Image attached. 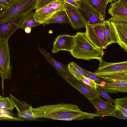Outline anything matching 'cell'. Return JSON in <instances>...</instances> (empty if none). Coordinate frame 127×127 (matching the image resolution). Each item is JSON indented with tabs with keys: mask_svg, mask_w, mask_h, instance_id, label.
Here are the masks:
<instances>
[{
	"mask_svg": "<svg viewBox=\"0 0 127 127\" xmlns=\"http://www.w3.org/2000/svg\"><path fill=\"white\" fill-rule=\"evenodd\" d=\"M80 79L85 83L97 89V83L94 80L83 75Z\"/></svg>",
	"mask_w": 127,
	"mask_h": 127,
	"instance_id": "30",
	"label": "cell"
},
{
	"mask_svg": "<svg viewBox=\"0 0 127 127\" xmlns=\"http://www.w3.org/2000/svg\"><path fill=\"white\" fill-rule=\"evenodd\" d=\"M58 11L48 5L46 6L39 9L36 10L34 14L35 20L41 24Z\"/></svg>",
	"mask_w": 127,
	"mask_h": 127,
	"instance_id": "18",
	"label": "cell"
},
{
	"mask_svg": "<svg viewBox=\"0 0 127 127\" xmlns=\"http://www.w3.org/2000/svg\"><path fill=\"white\" fill-rule=\"evenodd\" d=\"M15 107L11 99L8 97L0 100V108L12 111Z\"/></svg>",
	"mask_w": 127,
	"mask_h": 127,
	"instance_id": "26",
	"label": "cell"
},
{
	"mask_svg": "<svg viewBox=\"0 0 127 127\" xmlns=\"http://www.w3.org/2000/svg\"><path fill=\"white\" fill-rule=\"evenodd\" d=\"M68 70L74 77L79 80L83 75H85L87 70L79 66L74 62L69 63L67 65Z\"/></svg>",
	"mask_w": 127,
	"mask_h": 127,
	"instance_id": "22",
	"label": "cell"
},
{
	"mask_svg": "<svg viewBox=\"0 0 127 127\" xmlns=\"http://www.w3.org/2000/svg\"><path fill=\"white\" fill-rule=\"evenodd\" d=\"M98 76L106 82H111L119 80H127V72Z\"/></svg>",
	"mask_w": 127,
	"mask_h": 127,
	"instance_id": "24",
	"label": "cell"
},
{
	"mask_svg": "<svg viewBox=\"0 0 127 127\" xmlns=\"http://www.w3.org/2000/svg\"><path fill=\"white\" fill-rule=\"evenodd\" d=\"M80 7L77 9L87 24L95 25L104 23V19L84 0L75 1Z\"/></svg>",
	"mask_w": 127,
	"mask_h": 127,
	"instance_id": "6",
	"label": "cell"
},
{
	"mask_svg": "<svg viewBox=\"0 0 127 127\" xmlns=\"http://www.w3.org/2000/svg\"><path fill=\"white\" fill-rule=\"evenodd\" d=\"M14 0H0V6L6 8Z\"/></svg>",
	"mask_w": 127,
	"mask_h": 127,
	"instance_id": "34",
	"label": "cell"
},
{
	"mask_svg": "<svg viewBox=\"0 0 127 127\" xmlns=\"http://www.w3.org/2000/svg\"><path fill=\"white\" fill-rule=\"evenodd\" d=\"M123 5L127 6V0H117Z\"/></svg>",
	"mask_w": 127,
	"mask_h": 127,
	"instance_id": "37",
	"label": "cell"
},
{
	"mask_svg": "<svg viewBox=\"0 0 127 127\" xmlns=\"http://www.w3.org/2000/svg\"><path fill=\"white\" fill-rule=\"evenodd\" d=\"M105 19L106 9L108 3L115 0H84Z\"/></svg>",
	"mask_w": 127,
	"mask_h": 127,
	"instance_id": "20",
	"label": "cell"
},
{
	"mask_svg": "<svg viewBox=\"0 0 127 127\" xmlns=\"http://www.w3.org/2000/svg\"><path fill=\"white\" fill-rule=\"evenodd\" d=\"M8 40L0 39V75L4 80L10 79L12 72Z\"/></svg>",
	"mask_w": 127,
	"mask_h": 127,
	"instance_id": "4",
	"label": "cell"
},
{
	"mask_svg": "<svg viewBox=\"0 0 127 127\" xmlns=\"http://www.w3.org/2000/svg\"><path fill=\"white\" fill-rule=\"evenodd\" d=\"M63 6L68 18L70 24L74 29L76 30L85 28L86 23L77 8L65 2Z\"/></svg>",
	"mask_w": 127,
	"mask_h": 127,
	"instance_id": "10",
	"label": "cell"
},
{
	"mask_svg": "<svg viewBox=\"0 0 127 127\" xmlns=\"http://www.w3.org/2000/svg\"><path fill=\"white\" fill-rule=\"evenodd\" d=\"M107 116L114 117L119 119L122 120H127V117L124 116L120 111L116 109L113 112L108 115Z\"/></svg>",
	"mask_w": 127,
	"mask_h": 127,
	"instance_id": "32",
	"label": "cell"
},
{
	"mask_svg": "<svg viewBox=\"0 0 127 127\" xmlns=\"http://www.w3.org/2000/svg\"><path fill=\"white\" fill-rule=\"evenodd\" d=\"M56 0H37L35 9L37 10L46 6Z\"/></svg>",
	"mask_w": 127,
	"mask_h": 127,
	"instance_id": "31",
	"label": "cell"
},
{
	"mask_svg": "<svg viewBox=\"0 0 127 127\" xmlns=\"http://www.w3.org/2000/svg\"><path fill=\"white\" fill-rule=\"evenodd\" d=\"M70 52L75 58L87 60L102 59L105 52L95 46L82 32H78L74 35V44Z\"/></svg>",
	"mask_w": 127,
	"mask_h": 127,
	"instance_id": "2",
	"label": "cell"
},
{
	"mask_svg": "<svg viewBox=\"0 0 127 127\" xmlns=\"http://www.w3.org/2000/svg\"><path fill=\"white\" fill-rule=\"evenodd\" d=\"M103 32L105 40L109 45L112 43L119 42L118 37L112 24L107 20L103 24Z\"/></svg>",
	"mask_w": 127,
	"mask_h": 127,
	"instance_id": "17",
	"label": "cell"
},
{
	"mask_svg": "<svg viewBox=\"0 0 127 127\" xmlns=\"http://www.w3.org/2000/svg\"><path fill=\"white\" fill-rule=\"evenodd\" d=\"M39 50L50 64L56 70L58 74L64 79L71 75L68 70L67 66L53 58L47 52L40 47Z\"/></svg>",
	"mask_w": 127,
	"mask_h": 127,
	"instance_id": "13",
	"label": "cell"
},
{
	"mask_svg": "<svg viewBox=\"0 0 127 127\" xmlns=\"http://www.w3.org/2000/svg\"><path fill=\"white\" fill-rule=\"evenodd\" d=\"M113 103L116 109L120 111L124 116L127 117V97L117 98L114 100Z\"/></svg>",
	"mask_w": 127,
	"mask_h": 127,
	"instance_id": "25",
	"label": "cell"
},
{
	"mask_svg": "<svg viewBox=\"0 0 127 127\" xmlns=\"http://www.w3.org/2000/svg\"><path fill=\"white\" fill-rule=\"evenodd\" d=\"M74 0V1H77V0Z\"/></svg>",
	"mask_w": 127,
	"mask_h": 127,
	"instance_id": "40",
	"label": "cell"
},
{
	"mask_svg": "<svg viewBox=\"0 0 127 127\" xmlns=\"http://www.w3.org/2000/svg\"><path fill=\"white\" fill-rule=\"evenodd\" d=\"M74 42V35L69 34L60 35L56 38L53 43L52 52L54 53H57L61 50L70 52Z\"/></svg>",
	"mask_w": 127,
	"mask_h": 127,
	"instance_id": "12",
	"label": "cell"
},
{
	"mask_svg": "<svg viewBox=\"0 0 127 127\" xmlns=\"http://www.w3.org/2000/svg\"><path fill=\"white\" fill-rule=\"evenodd\" d=\"M21 119H20L13 117L6 114L0 115V120H20Z\"/></svg>",
	"mask_w": 127,
	"mask_h": 127,
	"instance_id": "33",
	"label": "cell"
},
{
	"mask_svg": "<svg viewBox=\"0 0 127 127\" xmlns=\"http://www.w3.org/2000/svg\"><path fill=\"white\" fill-rule=\"evenodd\" d=\"M64 2H66L75 6L77 8H79L80 7L79 5L73 0H62Z\"/></svg>",
	"mask_w": 127,
	"mask_h": 127,
	"instance_id": "35",
	"label": "cell"
},
{
	"mask_svg": "<svg viewBox=\"0 0 127 127\" xmlns=\"http://www.w3.org/2000/svg\"><path fill=\"white\" fill-rule=\"evenodd\" d=\"M54 23L70 24L68 18L64 9L56 12L49 19L45 21L41 24L44 26L50 23Z\"/></svg>",
	"mask_w": 127,
	"mask_h": 127,
	"instance_id": "21",
	"label": "cell"
},
{
	"mask_svg": "<svg viewBox=\"0 0 127 127\" xmlns=\"http://www.w3.org/2000/svg\"><path fill=\"white\" fill-rule=\"evenodd\" d=\"M99 67L94 73L97 76L105 75L127 72V61L115 63L106 62L98 60Z\"/></svg>",
	"mask_w": 127,
	"mask_h": 127,
	"instance_id": "9",
	"label": "cell"
},
{
	"mask_svg": "<svg viewBox=\"0 0 127 127\" xmlns=\"http://www.w3.org/2000/svg\"><path fill=\"white\" fill-rule=\"evenodd\" d=\"M33 118H47L53 120L70 121L92 119L102 117L97 113H91L81 111L75 104L63 103L45 105L36 108L31 107Z\"/></svg>",
	"mask_w": 127,
	"mask_h": 127,
	"instance_id": "1",
	"label": "cell"
},
{
	"mask_svg": "<svg viewBox=\"0 0 127 127\" xmlns=\"http://www.w3.org/2000/svg\"><path fill=\"white\" fill-rule=\"evenodd\" d=\"M89 100L96 109V113L101 115L102 117L112 113L116 109L115 105L104 101L99 96Z\"/></svg>",
	"mask_w": 127,
	"mask_h": 127,
	"instance_id": "14",
	"label": "cell"
},
{
	"mask_svg": "<svg viewBox=\"0 0 127 127\" xmlns=\"http://www.w3.org/2000/svg\"><path fill=\"white\" fill-rule=\"evenodd\" d=\"M73 87L79 91L89 100L97 96H100L97 89L77 79L71 75L64 79Z\"/></svg>",
	"mask_w": 127,
	"mask_h": 127,
	"instance_id": "11",
	"label": "cell"
},
{
	"mask_svg": "<svg viewBox=\"0 0 127 127\" xmlns=\"http://www.w3.org/2000/svg\"><path fill=\"white\" fill-rule=\"evenodd\" d=\"M34 14V13L31 10L25 15L21 26V28L24 29L27 27L32 28L38 26L41 24L40 23L35 21Z\"/></svg>",
	"mask_w": 127,
	"mask_h": 127,
	"instance_id": "23",
	"label": "cell"
},
{
	"mask_svg": "<svg viewBox=\"0 0 127 127\" xmlns=\"http://www.w3.org/2000/svg\"><path fill=\"white\" fill-rule=\"evenodd\" d=\"M107 21L115 29L118 38V44L127 52V17L112 16Z\"/></svg>",
	"mask_w": 127,
	"mask_h": 127,
	"instance_id": "7",
	"label": "cell"
},
{
	"mask_svg": "<svg viewBox=\"0 0 127 127\" xmlns=\"http://www.w3.org/2000/svg\"><path fill=\"white\" fill-rule=\"evenodd\" d=\"M25 14H23L0 22V39L8 40L17 29L20 28Z\"/></svg>",
	"mask_w": 127,
	"mask_h": 127,
	"instance_id": "8",
	"label": "cell"
},
{
	"mask_svg": "<svg viewBox=\"0 0 127 127\" xmlns=\"http://www.w3.org/2000/svg\"><path fill=\"white\" fill-rule=\"evenodd\" d=\"M6 8L0 6V14L3 12Z\"/></svg>",
	"mask_w": 127,
	"mask_h": 127,
	"instance_id": "38",
	"label": "cell"
},
{
	"mask_svg": "<svg viewBox=\"0 0 127 127\" xmlns=\"http://www.w3.org/2000/svg\"><path fill=\"white\" fill-rule=\"evenodd\" d=\"M64 2L62 0H56L47 5L54 9L59 11L64 9L63 6Z\"/></svg>",
	"mask_w": 127,
	"mask_h": 127,
	"instance_id": "28",
	"label": "cell"
},
{
	"mask_svg": "<svg viewBox=\"0 0 127 127\" xmlns=\"http://www.w3.org/2000/svg\"><path fill=\"white\" fill-rule=\"evenodd\" d=\"M97 88L100 96L105 99L107 102L112 104L114 99L110 96L108 93L101 87L97 85Z\"/></svg>",
	"mask_w": 127,
	"mask_h": 127,
	"instance_id": "27",
	"label": "cell"
},
{
	"mask_svg": "<svg viewBox=\"0 0 127 127\" xmlns=\"http://www.w3.org/2000/svg\"><path fill=\"white\" fill-rule=\"evenodd\" d=\"M108 13L112 16L127 17V6L115 0L110 4Z\"/></svg>",
	"mask_w": 127,
	"mask_h": 127,
	"instance_id": "19",
	"label": "cell"
},
{
	"mask_svg": "<svg viewBox=\"0 0 127 127\" xmlns=\"http://www.w3.org/2000/svg\"><path fill=\"white\" fill-rule=\"evenodd\" d=\"M25 32L29 34L31 33V28L30 27H27L24 29Z\"/></svg>",
	"mask_w": 127,
	"mask_h": 127,
	"instance_id": "36",
	"label": "cell"
},
{
	"mask_svg": "<svg viewBox=\"0 0 127 127\" xmlns=\"http://www.w3.org/2000/svg\"><path fill=\"white\" fill-rule=\"evenodd\" d=\"M4 98L1 96V95H0V100H1L3 99Z\"/></svg>",
	"mask_w": 127,
	"mask_h": 127,
	"instance_id": "39",
	"label": "cell"
},
{
	"mask_svg": "<svg viewBox=\"0 0 127 127\" xmlns=\"http://www.w3.org/2000/svg\"><path fill=\"white\" fill-rule=\"evenodd\" d=\"M103 24H86V31L85 33L89 40L96 47L102 50L105 49L109 45L105 40L103 33Z\"/></svg>",
	"mask_w": 127,
	"mask_h": 127,
	"instance_id": "5",
	"label": "cell"
},
{
	"mask_svg": "<svg viewBox=\"0 0 127 127\" xmlns=\"http://www.w3.org/2000/svg\"><path fill=\"white\" fill-rule=\"evenodd\" d=\"M10 99L16 108L19 117L27 119H33L31 106L25 102L19 100L10 94Z\"/></svg>",
	"mask_w": 127,
	"mask_h": 127,
	"instance_id": "15",
	"label": "cell"
},
{
	"mask_svg": "<svg viewBox=\"0 0 127 127\" xmlns=\"http://www.w3.org/2000/svg\"><path fill=\"white\" fill-rule=\"evenodd\" d=\"M100 86L108 93H126L127 92V80H119L109 83L106 82L104 85Z\"/></svg>",
	"mask_w": 127,
	"mask_h": 127,
	"instance_id": "16",
	"label": "cell"
},
{
	"mask_svg": "<svg viewBox=\"0 0 127 127\" xmlns=\"http://www.w3.org/2000/svg\"><path fill=\"white\" fill-rule=\"evenodd\" d=\"M37 0H14L0 14V22L21 15L26 14L35 9Z\"/></svg>",
	"mask_w": 127,
	"mask_h": 127,
	"instance_id": "3",
	"label": "cell"
},
{
	"mask_svg": "<svg viewBox=\"0 0 127 127\" xmlns=\"http://www.w3.org/2000/svg\"><path fill=\"white\" fill-rule=\"evenodd\" d=\"M84 76L91 79L95 81L96 82H97V84L99 85H101L102 82L104 81L99 78L94 73H92L87 70Z\"/></svg>",
	"mask_w": 127,
	"mask_h": 127,
	"instance_id": "29",
	"label": "cell"
}]
</instances>
